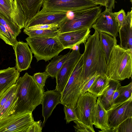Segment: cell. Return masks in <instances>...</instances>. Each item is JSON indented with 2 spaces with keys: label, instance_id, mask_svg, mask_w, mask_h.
Masks as SVG:
<instances>
[{
  "label": "cell",
  "instance_id": "obj_16",
  "mask_svg": "<svg viewBox=\"0 0 132 132\" xmlns=\"http://www.w3.org/2000/svg\"><path fill=\"white\" fill-rule=\"evenodd\" d=\"M61 103L60 93L55 90L44 92L41 103L42 115L44 117L43 126H44L47 120L57 105Z\"/></svg>",
  "mask_w": 132,
  "mask_h": 132
},
{
  "label": "cell",
  "instance_id": "obj_10",
  "mask_svg": "<svg viewBox=\"0 0 132 132\" xmlns=\"http://www.w3.org/2000/svg\"><path fill=\"white\" fill-rule=\"evenodd\" d=\"M97 97L87 91L80 95L75 108L78 121L93 129L92 113Z\"/></svg>",
  "mask_w": 132,
  "mask_h": 132
},
{
  "label": "cell",
  "instance_id": "obj_35",
  "mask_svg": "<svg viewBox=\"0 0 132 132\" xmlns=\"http://www.w3.org/2000/svg\"><path fill=\"white\" fill-rule=\"evenodd\" d=\"M76 125L74 126L75 131L81 132H95L94 129L84 124L79 121H74Z\"/></svg>",
  "mask_w": 132,
  "mask_h": 132
},
{
  "label": "cell",
  "instance_id": "obj_28",
  "mask_svg": "<svg viewBox=\"0 0 132 132\" xmlns=\"http://www.w3.org/2000/svg\"><path fill=\"white\" fill-rule=\"evenodd\" d=\"M0 38L7 44L13 46L17 41L16 37L4 26L0 23Z\"/></svg>",
  "mask_w": 132,
  "mask_h": 132
},
{
  "label": "cell",
  "instance_id": "obj_2",
  "mask_svg": "<svg viewBox=\"0 0 132 132\" xmlns=\"http://www.w3.org/2000/svg\"><path fill=\"white\" fill-rule=\"evenodd\" d=\"M16 83L18 87L16 95L17 100L13 114L32 112L41 104L43 93L33 76L26 72L19 77Z\"/></svg>",
  "mask_w": 132,
  "mask_h": 132
},
{
  "label": "cell",
  "instance_id": "obj_18",
  "mask_svg": "<svg viewBox=\"0 0 132 132\" xmlns=\"http://www.w3.org/2000/svg\"><path fill=\"white\" fill-rule=\"evenodd\" d=\"M67 12L45 13L36 14L29 22L24 29L35 25L60 24L68 17Z\"/></svg>",
  "mask_w": 132,
  "mask_h": 132
},
{
  "label": "cell",
  "instance_id": "obj_6",
  "mask_svg": "<svg viewBox=\"0 0 132 132\" xmlns=\"http://www.w3.org/2000/svg\"><path fill=\"white\" fill-rule=\"evenodd\" d=\"M84 63L83 54L78 61L64 89L61 93V104L75 108L80 95V76Z\"/></svg>",
  "mask_w": 132,
  "mask_h": 132
},
{
  "label": "cell",
  "instance_id": "obj_8",
  "mask_svg": "<svg viewBox=\"0 0 132 132\" xmlns=\"http://www.w3.org/2000/svg\"><path fill=\"white\" fill-rule=\"evenodd\" d=\"M44 0H14L15 23L24 28L30 20L40 11Z\"/></svg>",
  "mask_w": 132,
  "mask_h": 132
},
{
  "label": "cell",
  "instance_id": "obj_29",
  "mask_svg": "<svg viewBox=\"0 0 132 132\" xmlns=\"http://www.w3.org/2000/svg\"><path fill=\"white\" fill-rule=\"evenodd\" d=\"M64 111L65 114V119L66 123H69L73 121H78L77 113L75 108L64 105Z\"/></svg>",
  "mask_w": 132,
  "mask_h": 132
},
{
  "label": "cell",
  "instance_id": "obj_22",
  "mask_svg": "<svg viewBox=\"0 0 132 132\" xmlns=\"http://www.w3.org/2000/svg\"><path fill=\"white\" fill-rule=\"evenodd\" d=\"M110 79L107 75H99L88 91L98 97L100 96L109 86Z\"/></svg>",
  "mask_w": 132,
  "mask_h": 132
},
{
  "label": "cell",
  "instance_id": "obj_37",
  "mask_svg": "<svg viewBox=\"0 0 132 132\" xmlns=\"http://www.w3.org/2000/svg\"><path fill=\"white\" fill-rule=\"evenodd\" d=\"M40 120L34 121L29 127L27 132H42V127Z\"/></svg>",
  "mask_w": 132,
  "mask_h": 132
},
{
  "label": "cell",
  "instance_id": "obj_4",
  "mask_svg": "<svg viewBox=\"0 0 132 132\" xmlns=\"http://www.w3.org/2000/svg\"><path fill=\"white\" fill-rule=\"evenodd\" d=\"M102 12L98 5L90 6L73 13L71 18H67L59 24V33L75 31L91 26Z\"/></svg>",
  "mask_w": 132,
  "mask_h": 132
},
{
  "label": "cell",
  "instance_id": "obj_9",
  "mask_svg": "<svg viewBox=\"0 0 132 132\" xmlns=\"http://www.w3.org/2000/svg\"><path fill=\"white\" fill-rule=\"evenodd\" d=\"M34 121L32 112L12 114L0 120V132H27Z\"/></svg>",
  "mask_w": 132,
  "mask_h": 132
},
{
  "label": "cell",
  "instance_id": "obj_20",
  "mask_svg": "<svg viewBox=\"0 0 132 132\" xmlns=\"http://www.w3.org/2000/svg\"><path fill=\"white\" fill-rule=\"evenodd\" d=\"M127 23L119 28L118 33L120 40V46L132 51V10L126 14Z\"/></svg>",
  "mask_w": 132,
  "mask_h": 132
},
{
  "label": "cell",
  "instance_id": "obj_26",
  "mask_svg": "<svg viewBox=\"0 0 132 132\" xmlns=\"http://www.w3.org/2000/svg\"><path fill=\"white\" fill-rule=\"evenodd\" d=\"M118 89L119 95L115 101L114 105L124 102L132 96V82L125 86H120Z\"/></svg>",
  "mask_w": 132,
  "mask_h": 132
},
{
  "label": "cell",
  "instance_id": "obj_15",
  "mask_svg": "<svg viewBox=\"0 0 132 132\" xmlns=\"http://www.w3.org/2000/svg\"><path fill=\"white\" fill-rule=\"evenodd\" d=\"M13 46L16 56V70L20 72L30 68L32 53L27 42L17 41Z\"/></svg>",
  "mask_w": 132,
  "mask_h": 132
},
{
  "label": "cell",
  "instance_id": "obj_38",
  "mask_svg": "<svg viewBox=\"0 0 132 132\" xmlns=\"http://www.w3.org/2000/svg\"><path fill=\"white\" fill-rule=\"evenodd\" d=\"M0 12L10 20L14 22L13 13L6 9L0 4Z\"/></svg>",
  "mask_w": 132,
  "mask_h": 132
},
{
  "label": "cell",
  "instance_id": "obj_34",
  "mask_svg": "<svg viewBox=\"0 0 132 132\" xmlns=\"http://www.w3.org/2000/svg\"><path fill=\"white\" fill-rule=\"evenodd\" d=\"M59 24L57 23L50 24H38L34 25L24 29L29 30L46 29H58Z\"/></svg>",
  "mask_w": 132,
  "mask_h": 132
},
{
  "label": "cell",
  "instance_id": "obj_12",
  "mask_svg": "<svg viewBox=\"0 0 132 132\" xmlns=\"http://www.w3.org/2000/svg\"><path fill=\"white\" fill-rule=\"evenodd\" d=\"M81 54L79 47L73 50L56 75V91L61 93L64 89Z\"/></svg>",
  "mask_w": 132,
  "mask_h": 132
},
{
  "label": "cell",
  "instance_id": "obj_7",
  "mask_svg": "<svg viewBox=\"0 0 132 132\" xmlns=\"http://www.w3.org/2000/svg\"><path fill=\"white\" fill-rule=\"evenodd\" d=\"M98 5L90 0H44L42 10L36 14L68 12L74 13L86 7Z\"/></svg>",
  "mask_w": 132,
  "mask_h": 132
},
{
  "label": "cell",
  "instance_id": "obj_27",
  "mask_svg": "<svg viewBox=\"0 0 132 132\" xmlns=\"http://www.w3.org/2000/svg\"><path fill=\"white\" fill-rule=\"evenodd\" d=\"M0 23L9 30L16 37L21 31V29L15 22L8 19L0 12Z\"/></svg>",
  "mask_w": 132,
  "mask_h": 132
},
{
  "label": "cell",
  "instance_id": "obj_30",
  "mask_svg": "<svg viewBox=\"0 0 132 132\" xmlns=\"http://www.w3.org/2000/svg\"><path fill=\"white\" fill-rule=\"evenodd\" d=\"M48 76L49 75L46 71L42 72H37L33 76L35 81L43 92H44L45 82Z\"/></svg>",
  "mask_w": 132,
  "mask_h": 132
},
{
  "label": "cell",
  "instance_id": "obj_13",
  "mask_svg": "<svg viewBox=\"0 0 132 132\" xmlns=\"http://www.w3.org/2000/svg\"><path fill=\"white\" fill-rule=\"evenodd\" d=\"M99 33L107 34L115 38L118 36L119 29L112 11L105 9L91 26Z\"/></svg>",
  "mask_w": 132,
  "mask_h": 132
},
{
  "label": "cell",
  "instance_id": "obj_40",
  "mask_svg": "<svg viewBox=\"0 0 132 132\" xmlns=\"http://www.w3.org/2000/svg\"><path fill=\"white\" fill-rule=\"evenodd\" d=\"M95 2L100 5V6H104L106 7L107 6L108 0H90Z\"/></svg>",
  "mask_w": 132,
  "mask_h": 132
},
{
  "label": "cell",
  "instance_id": "obj_36",
  "mask_svg": "<svg viewBox=\"0 0 132 132\" xmlns=\"http://www.w3.org/2000/svg\"><path fill=\"white\" fill-rule=\"evenodd\" d=\"M0 4L6 9L13 13L14 18V14L15 10L14 1L13 0H0Z\"/></svg>",
  "mask_w": 132,
  "mask_h": 132
},
{
  "label": "cell",
  "instance_id": "obj_31",
  "mask_svg": "<svg viewBox=\"0 0 132 132\" xmlns=\"http://www.w3.org/2000/svg\"><path fill=\"white\" fill-rule=\"evenodd\" d=\"M114 132H132V117L122 122L115 129Z\"/></svg>",
  "mask_w": 132,
  "mask_h": 132
},
{
  "label": "cell",
  "instance_id": "obj_5",
  "mask_svg": "<svg viewBox=\"0 0 132 132\" xmlns=\"http://www.w3.org/2000/svg\"><path fill=\"white\" fill-rule=\"evenodd\" d=\"M26 40L37 62L48 61L64 49L57 37H28Z\"/></svg>",
  "mask_w": 132,
  "mask_h": 132
},
{
  "label": "cell",
  "instance_id": "obj_39",
  "mask_svg": "<svg viewBox=\"0 0 132 132\" xmlns=\"http://www.w3.org/2000/svg\"><path fill=\"white\" fill-rule=\"evenodd\" d=\"M115 0H108V3L105 9L112 11L114 7Z\"/></svg>",
  "mask_w": 132,
  "mask_h": 132
},
{
  "label": "cell",
  "instance_id": "obj_32",
  "mask_svg": "<svg viewBox=\"0 0 132 132\" xmlns=\"http://www.w3.org/2000/svg\"><path fill=\"white\" fill-rule=\"evenodd\" d=\"M119 28L127 23L126 14L124 10L122 9L117 12H113Z\"/></svg>",
  "mask_w": 132,
  "mask_h": 132
},
{
  "label": "cell",
  "instance_id": "obj_23",
  "mask_svg": "<svg viewBox=\"0 0 132 132\" xmlns=\"http://www.w3.org/2000/svg\"><path fill=\"white\" fill-rule=\"evenodd\" d=\"M99 38L108 65L113 48L117 44V40L116 38L103 32L99 33Z\"/></svg>",
  "mask_w": 132,
  "mask_h": 132
},
{
  "label": "cell",
  "instance_id": "obj_25",
  "mask_svg": "<svg viewBox=\"0 0 132 132\" xmlns=\"http://www.w3.org/2000/svg\"><path fill=\"white\" fill-rule=\"evenodd\" d=\"M23 32L30 37H54L59 34L58 29L29 30L24 29Z\"/></svg>",
  "mask_w": 132,
  "mask_h": 132
},
{
  "label": "cell",
  "instance_id": "obj_21",
  "mask_svg": "<svg viewBox=\"0 0 132 132\" xmlns=\"http://www.w3.org/2000/svg\"><path fill=\"white\" fill-rule=\"evenodd\" d=\"M119 80L110 79L109 86L100 96L102 103L106 110L111 107V101L113 95L115 90L121 86Z\"/></svg>",
  "mask_w": 132,
  "mask_h": 132
},
{
  "label": "cell",
  "instance_id": "obj_11",
  "mask_svg": "<svg viewBox=\"0 0 132 132\" xmlns=\"http://www.w3.org/2000/svg\"><path fill=\"white\" fill-rule=\"evenodd\" d=\"M108 125L111 132L122 122L132 117V96L123 102L113 105L107 110Z\"/></svg>",
  "mask_w": 132,
  "mask_h": 132
},
{
  "label": "cell",
  "instance_id": "obj_14",
  "mask_svg": "<svg viewBox=\"0 0 132 132\" xmlns=\"http://www.w3.org/2000/svg\"><path fill=\"white\" fill-rule=\"evenodd\" d=\"M89 28L59 33L57 37L64 49H72L75 46L84 44L86 41L90 32Z\"/></svg>",
  "mask_w": 132,
  "mask_h": 132
},
{
  "label": "cell",
  "instance_id": "obj_41",
  "mask_svg": "<svg viewBox=\"0 0 132 132\" xmlns=\"http://www.w3.org/2000/svg\"><path fill=\"white\" fill-rule=\"evenodd\" d=\"M119 91L118 89L114 92L112 98L111 103L112 107L114 105V101L119 96Z\"/></svg>",
  "mask_w": 132,
  "mask_h": 132
},
{
  "label": "cell",
  "instance_id": "obj_1",
  "mask_svg": "<svg viewBox=\"0 0 132 132\" xmlns=\"http://www.w3.org/2000/svg\"><path fill=\"white\" fill-rule=\"evenodd\" d=\"M84 44V63L80 76L81 88L86 80L96 72L100 75L108 76V65L100 41L99 33L95 30Z\"/></svg>",
  "mask_w": 132,
  "mask_h": 132
},
{
  "label": "cell",
  "instance_id": "obj_24",
  "mask_svg": "<svg viewBox=\"0 0 132 132\" xmlns=\"http://www.w3.org/2000/svg\"><path fill=\"white\" fill-rule=\"evenodd\" d=\"M70 53L64 55H57L53 57L52 60L46 66L45 71L49 76L55 78L58 71L61 68Z\"/></svg>",
  "mask_w": 132,
  "mask_h": 132
},
{
  "label": "cell",
  "instance_id": "obj_19",
  "mask_svg": "<svg viewBox=\"0 0 132 132\" xmlns=\"http://www.w3.org/2000/svg\"><path fill=\"white\" fill-rule=\"evenodd\" d=\"M20 72L14 67L0 70V95L16 83Z\"/></svg>",
  "mask_w": 132,
  "mask_h": 132
},
{
  "label": "cell",
  "instance_id": "obj_33",
  "mask_svg": "<svg viewBox=\"0 0 132 132\" xmlns=\"http://www.w3.org/2000/svg\"><path fill=\"white\" fill-rule=\"evenodd\" d=\"M100 74L96 72L91 77L87 79L84 83L80 90V95L88 91V89L91 86Z\"/></svg>",
  "mask_w": 132,
  "mask_h": 132
},
{
  "label": "cell",
  "instance_id": "obj_17",
  "mask_svg": "<svg viewBox=\"0 0 132 132\" xmlns=\"http://www.w3.org/2000/svg\"><path fill=\"white\" fill-rule=\"evenodd\" d=\"M92 121L96 128L102 130L99 132H111L108 123L107 110L103 106L99 96L93 109Z\"/></svg>",
  "mask_w": 132,
  "mask_h": 132
},
{
  "label": "cell",
  "instance_id": "obj_3",
  "mask_svg": "<svg viewBox=\"0 0 132 132\" xmlns=\"http://www.w3.org/2000/svg\"><path fill=\"white\" fill-rule=\"evenodd\" d=\"M110 79L122 81L132 77V51L118 45L112 50L108 64Z\"/></svg>",
  "mask_w": 132,
  "mask_h": 132
}]
</instances>
